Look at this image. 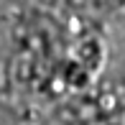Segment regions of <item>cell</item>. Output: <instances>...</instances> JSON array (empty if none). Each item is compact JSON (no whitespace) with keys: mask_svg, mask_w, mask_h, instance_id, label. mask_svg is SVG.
<instances>
[{"mask_svg":"<svg viewBox=\"0 0 125 125\" xmlns=\"http://www.w3.org/2000/svg\"><path fill=\"white\" fill-rule=\"evenodd\" d=\"M94 125H105V123H94Z\"/></svg>","mask_w":125,"mask_h":125,"instance_id":"cell-1","label":"cell"}]
</instances>
